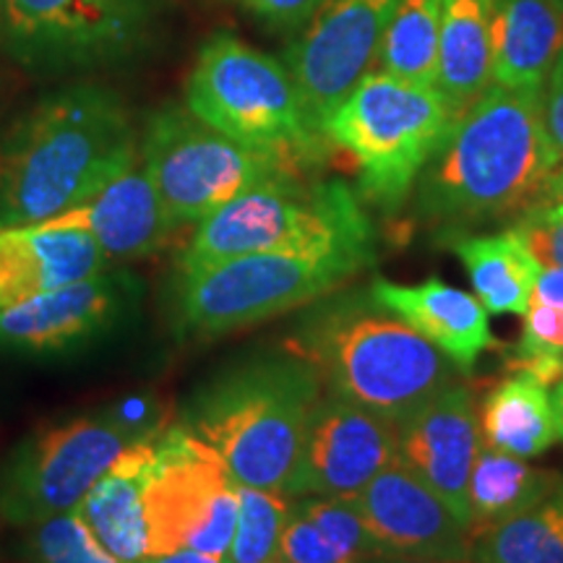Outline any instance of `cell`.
<instances>
[{
    "label": "cell",
    "instance_id": "1",
    "mask_svg": "<svg viewBox=\"0 0 563 563\" xmlns=\"http://www.w3.org/2000/svg\"><path fill=\"white\" fill-rule=\"evenodd\" d=\"M136 123L115 89L76 79L0 131V228L47 222L139 162Z\"/></svg>",
    "mask_w": 563,
    "mask_h": 563
},
{
    "label": "cell",
    "instance_id": "2",
    "mask_svg": "<svg viewBox=\"0 0 563 563\" xmlns=\"http://www.w3.org/2000/svg\"><path fill=\"white\" fill-rule=\"evenodd\" d=\"M559 157L540 110V91L490 84L464 108L418 178L422 220L470 228L522 214Z\"/></svg>",
    "mask_w": 563,
    "mask_h": 563
},
{
    "label": "cell",
    "instance_id": "3",
    "mask_svg": "<svg viewBox=\"0 0 563 563\" xmlns=\"http://www.w3.org/2000/svg\"><path fill=\"white\" fill-rule=\"evenodd\" d=\"M287 352L319 373L329 394L394 422L454 382L456 368L368 287H342L306 306Z\"/></svg>",
    "mask_w": 563,
    "mask_h": 563
},
{
    "label": "cell",
    "instance_id": "4",
    "mask_svg": "<svg viewBox=\"0 0 563 563\" xmlns=\"http://www.w3.org/2000/svg\"><path fill=\"white\" fill-rule=\"evenodd\" d=\"M323 384L292 355L232 365L194 394L180 426L214 449L232 481L290 496Z\"/></svg>",
    "mask_w": 563,
    "mask_h": 563
},
{
    "label": "cell",
    "instance_id": "5",
    "mask_svg": "<svg viewBox=\"0 0 563 563\" xmlns=\"http://www.w3.org/2000/svg\"><path fill=\"white\" fill-rule=\"evenodd\" d=\"M371 262L361 251H269L175 272L167 316L178 340H214L342 290Z\"/></svg>",
    "mask_w": 563,
    "mask_h": 563
},
{
    "label": "cell",
    "instance_id": "6",
    "mask_svg": "<svg viewBox=\"0 0 563 563\" xmlns=\"http://www.w3.org/2000/svg\"><path fill=\"white\" fill-rule=\"evenodd\" d=\"M269 251L373 253V224L361 199L342 180L302 175L262 183L196 224L175 272Z\"/></svg>",
    "mask_w": 563,
    "mask_h": 563
},
{
    "label": "cell",
    "instance_id": "7",
    "mask_svg": "<svg viewBox=\"0 0 563 563\" xmlns=\"http://www.w3.org/2000/svg\"><path fill=\"white\" fill-rule=\"evenodd\" d=\"M183 104L224 136L279 154L302 170L319 165L329 150L285 60L256 51L232 32L203 40Z\"/></svg>",
    "mask_w": 563,
    "mask_h": 563
},
{
    "label": "cell",
    "instance_id": "8",
    "mask_svg": "<svg viewBox=\"0 0 563 563\" xmlns=\"http://www.w3.org/2000/svg\"><path fill=\"white\" fill-rule=\"evenodd\" d=\"M460 110L439 87H420L373 68L321 125L329 146L357 170L361 196L397 211L454 129Z\"/></svg>",
    "mask_w": 563,
    "mask_h": 563
},
{
    "label": "cell",
    "instance_id": "9",
    "mask_svg": "<svg viewBox=\"0 0 563 563\" xmlns=\"http://www.w3.org/2000/svg\"><path fill=\"white\" fill-rule=\"evenodd\" d=\"M170 0H3V55L40 79H89L159 51Z\"/></svg>",
    "mask_w": 563,
    "mask_h": 563
},
{
    "label": "cell",
    "instance_id": "10",
    "mask_svg": "<svg viewBox=\"0 0 563 563\" xmlns=\"http://www.w3.org/2000/svg\"><path fill=\"white\" fill-rule=\"evenodd\" d=\"M162 431L146 410L133 415L125 407L37 428L19 443L5 467L0 514L11 525L32 527L76 511L131 446L157 439Z\"/></svg>",
    "mask_w": 563,
    "mask_h": 563
},
{
    "label": "cell",
    "instance_id": "11",
    "mask_svg": "<svg viewBox=\"0 0 563 563\" xmlns=\"http://www.w3.org/2000/svg\"><path fill=\"white\" fill-rule=\"evenodd\" d=\"M139 159L175 228L199 224L262 183L306 170L279 154L224 136L186 104H162L146 118Z\"/></svg>",
    "mask_w": 563,
    "mask_h": 563
},
{
    "label": "cell",
    "instance_id": "12",
    "mask_svg": "<svg viewBox=\"0 0 563 563\" xmlns=\"http://www.w3.org/2000/svg\"><path fill=\"white\" fill-rule=\"evenodd\" d=\"M144 506L152 559L183 548L228 555L238 525V483L214 449L180 422L154 441Z\"/></svg>",
    "mask_w": 563,
    "mask_h": 563
},
{
    "label": "cell",
    "instance_id": "13",
    "mask_svg": "<svg viewBox=\"0 0 563 563\" xmlns=\"http://www.w3.org/2000/svg\"><path fill=\"white\" fill-rule=\"evenodd\" d=\"M397 5L399 0H327L285 51L282 60L319 129L373 70Z\"/></svg>",
    "mask_w": 563,
    "mask_h": 563
},
{
    "label": "cell",
    "instance_id": "14",
    "mask_svg": "<svg viewBox=\"0 0 563 563\" xmlns=\"http://www.w3.org/2000/svg\"><path fill=\"white\" fill-rule=\"evenodd\" d=\"M394 462L397 422L327 391L311 415L290 496L355 498Z\"/></svg>",
    "mask_w": 563,
    "mask_h": 563
},
{
    "label": "cell",
    "instance_id": "15",
    "mask_svg": "<svg viewBox=\"0 0 563 563\" xmlns=\"http://www.w3.org/2000/svg\"><path fill=\"white\" fill-rule=\"evenodd\" d=\"M141 287L129 272L102 269L87 279L0 311V347L47 355L100 340L136 306Z\"/></svg>",
    "mask_w": 563,
    "mask_h": 563
},
{
    "label": "cell",
    "instance_id": "16",
    "mask_svg": "<svg viewBox=\"0 0 563 563\" xmlns=\"http://www.w3.org/2000/svg\"><path fill=\"white\" fill-rule=\"evenodd\" d=\"M481 446L475 394L456 378L397 422V460L439 493L470 530V475Z\"/></svg>",
    "mask_w": 563,
    "mask_h": 563
},
{
    "label": "cell",
    "instance_id": "17",
    "mask_svg": "<svg viewBox=\"0 0 563 563\" xmlns=\"http://www.w3.org/2000/svg\"><path fill=\"white\" fill-rule=\"evenodd\" d=\"M352 501L382 555L473 561V530L399 460Z\"/></svg>",
    "mask_w": 563,
    "mask_h": 563
},
{
    "label": "cell",
    "instance_id": "18",
    "mask_svg": "<svg viewBox=\"0 0 563 563\" xmlns=\"http://www.w3.org/2000/svg\"><path fill=\"white\" fill-rule=\"evenodd\" d=\"M45 224L89 232L110 262L150 258L165 249L173 232L178 230L162 207L157 188L141 159L91 199Z\"/></svg>",
    "mask_w": 563,
    "mask_h": 563
},
{
    "label": "cell",
    "instance_id": "19",
    "mask_svg": "<svg viewBox=\"0 0 563 563\" xmlns=\"http://www.w3.org/2000/svg\"><path fill=\"white\" fill-rule=\"evenodd\" d=\"M108 266L110 258L84 230L45 222L0 228V311Z\"/></svg>",
    "mask_w": 563,
    "mask_h": 563
},
{
    "label": "cell",
    "instance_id": "20",
    "mask_svg": "<svg viewBox=\"0 0 563 563\" xmlns=\"http://www.w3.org/2000/svg\"><path fill=\"white\" fill-rule=\"evenodd\" d=\"M371 290L415 332L439 347L460 373L473 371L493 344L488 308L475 295L456 290L446 282L433 277L422 285H394L373 279Z\"/></svg>",
    "mask_w": 563,
    "mask_h": 563
},
{
    "label": "cell",
    "instance_id": "21",
    "mask_svg": "<svg viewBox=\"0 0 563 563\" xmlns=\"http://www.w3.org/2000/svg\"><path fill=\"white\" fill-rule=\"evenodd\" d=\"M563 51V9L553 0H496L493 84L540 91Z\"/></svg>",
    "mask_w": 563,
    "mask_h": 563
},
{
    "label": "cell",
    "instance_id": "22",
    "mask_svg": "<svg viewBox=\"0 0 563 563\" xmlns=\"http://www.w3.org/2000/svg\"><path fill=\"white\" fill-rule=\"evenodd\" d=\"M154 441L131 446L76 509L104 551L121 563L152 561L144 485Z\"/></svg>",
    "mask_w": 563,
    "mask_h": 563
},
{
    "label": "cell",
    "instance_id": "23",
    "mask_svg": "<svg viewBox=\"0 0 563 563\" xmlns=\"http://www.w3.org/2000/svg\"><path fill=\"white\" fill-rule=\"evenodd\" d=\"M493 3L496 0H441L435 87L460 112L493 84Z\"/></svg>",
    "mask_w": 563,
    "mask_h": 563
},
{
    "label": "cell",
    "instance_id": "24",
    "mask_svg": "<svg viewBox=\"0 0 563 563\" xmlns=\"http://www.w3.org/2000/svg\"><path fill=\"white\" fill-rule=\"evenodd\" d=\"M481 431L483 443L498 452L522 456V460L545 454L559 441L548 386L530 373L514 371L485 397Z\"/></svg>",
    "mask_w": 563,
    "mask_h": 563
},
{
    "label": "cell",
    "instance_id": "25",
    "mask_svg": "<svg viewBox=\"0 0 563 563\" xmlns=\"http://www.w3.org/2000/svg\"><path fill=\"white\" fill-rule=\"evenodd\" d=\"M452 249L467 269L475 298L488 313H527L543 266L511 230L501 235L456 238Z\"/></svg>",
    "mask_w": 563,
    "mask_h": 563
},
{
    "label": "cell",
    "instance_id": "26",
    "mask_svg": "<svg viewBox=\"0 0 563 563\" xmlns=\"http://www.w3.org/2000/svg\"><path fill=\"white\" fill-rule=\"evenodd\" d=\"M561 477L555 470L532 467L522 456L498 452L483 443L475 456L467 493L473 532L530 509L561 483Z\"/></svg>",
    "mask_w": 563,
    "mask_h": 563
},
{
    "label": "cell",
    "instance_id": "27",
    "mask_svg": "<svg viewBox=\"0 0 563 563\" xmlns=\"http://www.w3.org/2000/svg\"><path fill=\"white\" fill-rule=\"evenodd\" d=\"M473 563H563V477L530 509L477 530Z\"/></svg>",
    "mask_w": 563,
    "mask_h": 563
},
{
    "label": "cell",
    "instance_id": "28",
    "mask_svg": "<svg viewBox=\"0 0 563 563\" xmlns=\"http://www.w3.org/2000/svg\"><path fill=\"white\" fill-rule=\"evenodd\" d=\"M439 30L441 0H399L378 47V70L420 87H435Z\"/></svg>",
    "mask_w": 563,
    "mask_h": 563
},
{
    "label": "cell",
    "instance_id": "29",
    "mask_svg": "<svg viewBox=\"0 0 563 563\" xmlns=\"http://www.w3.org/2000/svg\"><path fill=\"white\" fill-rule=\"evenodd\" d=\"M290 511L287 493L238 485V525L224 563H269L277 559Z\"/></svg>",
    "mask_w": 563,
    "mask_h": 563
},
{
    "label": "cell",
    "instance_id": "30",
    "mask_svg": "<svg viewBox=\"0 0 563 563\" xmlns=\"http://www.w3.org/2000/svg\"><path fill=\"white\" fill-rule=\"evenodd\" d=\"M509 365L525 371L538 382L559 384L563 378V306L551 300H530L525 313L522 340L514 347Z\"/></svg>",
    "mask_w": 563,
    "mask_h": 563
},
{
    "label": "cell",
    "instance_id": "31",
    "mask_svg": "<svg viewBox=\"0 0 563 563\" xmlns=\"http://www.w3.org/2000/svg\"><path fill=\"white\" fill-rule=\"evenodd\" d=\"M32 563H121L104 551L76 511L30 527Z\"/></svg>",
    "mask_w": 563,
    "mask_h": 563
},
{
    "label": "cell",
    "instance_id": "32",
    "mask_svg": "<svg viewBox=\"0 0 563 563\" xmlns=\"http://www.w3.org/2000/svg\"><path fill=\"white\" fill-rule=\"evenodd\" d=\"M277 559L285 563H342L327 534L300 504H292L290 519H287L279 540Z\"/></svg>",
    "mask_w": 563,
    "mask_h": 563
},
{
    "label": "cell",
    "instance_id": "33",
    "mask_svg": "<svg viewBox=\"0 0 563 563\" xmlns=\"http://www.w3.org/2000/svg\"><path fill=\"white\" fill-rule=\"evenodd\" d=\"M543 269H563V217L527 209L509 228Z\"/></svg>",
    "mask_w": 563,
    "mask_h": 563
},
{
    "label": "cell",
    "instance_id": "34",
    "mask_svg": "<svg viewBox=\"0 0 563 563\" xmlns=\"http://www.w3.org/2000/svg\"><path fill=\"white\" fill-rule=\"evenodd\" d=\"M327 0H241L253 19L274 32H300Z\"/></svg>",
    "mask_w": 563,
    "mask_h": 563
},
{
    "label": "cell",
    "instance_id": "35",
    "mask_svg": "<svg viewBox=\"0 0 563 563\" xmlns=\"http://www.w3.org/2000/svg\"><path fill=\"white\" fill-rule=\"evenodd\" d=\"M540 110H543V125L551 141L553 154L563 159V51L555 58L551 74L540 89Z\"/></svg>",
    "mask_w": 563,
    "mask_h": 563
},
{
    "label": "cell",
    "instance_id": "36",
    "mask_svg": "<svg viewBox=\"0 0 563 563\" xmlns=\"http://www.w3.org/2000/svg\"><path fill=\"white\" fill-rule=\"evenodd\" d=\"M532 211H543V214L563 217V159L553 167L548 180L543 183V191L530 207Z\"/></svg>",
    "mask_w": 563,
    "mask_h": 563
},
{
    "label": "cell",
    "instance_id": "37",
    "mask_svg": "<svg viewBox=\"0 0 563 563\" xmlns=\"http://www.w3.org/2000/svg\"><path fill=\"white\" fill-rule=\"evenodd\" d=\"M534 298L563 306V269H543L534 282Z\"/></svg>",
    "mask_w": 563,
    "mask_h": 563
},
{
    "label": "cell",
    "instance_id": "38",
    "mask_svg": "<svg viewBox=\"0 0 563 563\" xmlns=\"http://www.w3.org/2000/svg\"><path fill=\"white\" fill-rule=\"evenodd\" d=\"M150 563H224V559H220V555H209V553L188 551V548H183V551L157 555V559H152Z\"/></svg>",
    "mask_w": 563,
    "mask_h": 563
},
{
    "label": "cell",
    "instance_id": "39",
    "mask_svg": "<svg viewBox=\"0 0 563 563\" xmlns=\"http://www.w3.org/2000/svg\"><path fill=\"white\" fill-rule=\"evenodd\" d=\"M551 402L555 412V426H559V439H563V382L555 384V389L551 391Z\"/></svg>",
    "mask_w": 563,
    "mask_h": 563
},
{
    "label": "cell",
    "instance_id": "40",
    "mask_svg": "<svg viewBox=\"0 0 563 563\" xmlns=\"http://www.w3.org/2000/svg\"><path fill=\"white\" fill-rule=\"evenodd\" d=\"M371 563H473V561H441V559H407V555H382Z\"/></svg>",
    "mask_w": 563,
    "mask_h": 563
},
{
    "label": "cell",
    "instance_id": "41",
    "mask_svg": "<svg viewBox=\"0 0 563 563\" xmlns=\"http://www.w3.org/2000/svg\"><path fill=\"white\" fill-rule=\"evenodd\" d=\"M0 55H3V0H0Z\"/></svg>",
    "mask_w": 563,
    "mask_h": 563
},
{
    "label": "cell",
    "instance_id": "42",
    "mask_svg": "<svg viewBox=\"0 0 563 563\" xmlns=\"http://www.w3.org/2000/svg\"><path fill=\"white\" fill-rule=\"evenodd\" d=\"M3 108H5V81L3 76H0V112H3Z\"/></svg>",
    "mask_w": 563,
    "mask_h": 563
},
{
    "label": "cell",
    "instance_id": "43",
    "mask_svg": "<svg viewBox=\"0 0 563 563\" xmlns=\"http://www.w3.org/2000/svg\"><path fill=\"white\" fill-rule=\"evenodd\" d=\"M269 563H285L282 559H274V561H269Z\"/></svg>",
    "mask_w": 563,
    "mask_h": 563
},
{
    "label": "cell",
    "instance_id": "44",
    "mask_svg": "<svg viewBox=\"0 0 563 563\" xmlns=\"http://www.w3.org/2000/svg\"><path fill=\"white\" fill-rule=\"evenodd\" d=\"M553 3H559V5H561V9H563V0H553Z\"/></svg>",
    "mask_w": 563,
    "mask_h": 563
},
{
    "label": "cell",
    "instance_id": "45",
    "mask_svg": "<svg viewBox=\"0 0 563 563\" xmlns=\"http://www.w3.org/2000/svg\"><path fill=\"white\" fill-rule=\"evenodd\" d=\"M561 382H563V378H561Z\"/></svg>",
    "mask_w": 563,
    "mask_h": 563
}]
</instances>
